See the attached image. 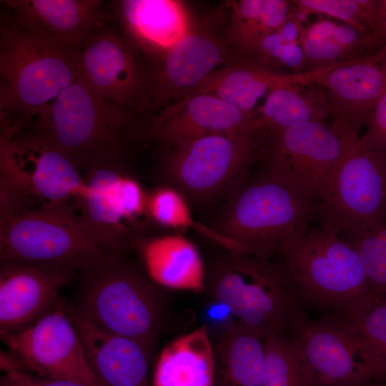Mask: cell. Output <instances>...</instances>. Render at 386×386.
Listing matches in <instances>:
<instances>
[{"instance_id": "1", "label": "cell", "mask_w": 386, "mask_h": 386, "mask_svg": "<svg viewBox=\"0 0 386 386\" xmlns=\"http://www.w3.org/2000/svg\"><path fill=\"white\" fill-rule=\"evenodd\" d=\"M79 72V50L55 42L5 9L0 28L1 131L28 125Z\"/></svg>"}, {"instance_id": "2", "label": "cell", "mask_w": 386, "mask_h": 386, "mask_svg": "<svg viewBox=\"0 0 386 386\" xmlns=\"http://www.w3.org/2000/svg\"><path fill=\"white\" fill-rule=\"evenodd\" d=\"M142 121L97 95L79 77L24 128L49 137L80 169L121 162Z\"/></svg>"}, {"instance_id": "3", "label": "cell", "mask_w": 386, "mask_h": 386, "mask_svg": "<svg viewBox=\"0 0 386 386\" xmlns=\"http://www.w3.org/2000/svg\"><path fill=\"white\" fill-rule=\"evenodd\" d=\"M320 199L262 167L230 194L215 229L243 253L271 259L280 242L309 229Z\"/></svg>"}, {"instance_id": "4", "label": "cell", "mask_w": 386, "mask_h": 386, "mask_svg": "<svg viewBox=\"0 0 386 386\" xmlns=\"http://www.w3.org/2000/svg\"><path fill=\"white\" fill-rule=\"evenodd\" d=\"M205 290L226 305L237 321L262 337L287 335L306 306L289 270L281 262L227 250L211 264Z\"/></svg>"}, {"instance_id": "5", "label": "cell", "mask_w": 386, "mask_h": 386, "mask_svg": "<svg viewBox=\"0 0 386 386\" xmlns=\"http://www.w3.org/2000/svg\"><path fill=\"white\" fill-rule=\"evenodd\" d=\"M80 279L74 307L104 330L139 342L153 355L169 315L157 284L114 252L80 272Z\"/></svg>"}, {"instance_id": "6", "label": "cell", "mask_w": 386, "mask_h": 386, "mask_svg": "<svg viewBox=\"0 0 386 386\" xmlns=\"http://www.w3.org/2000/svg\"><path fill=\"white\" fill-rule=\"evenodd\" d=\"M277 253L306 307L347 310L375 295L355 248L338 232L321 224L287 237Z\"/></svg>"}, {"instance_id": "7", "label": "cell", "mask_w": 386, "mask_h": 386, "mask_svg": "<svg viewBox=\"0 0 386 386\" xmlns=\"http://www.w3.org/2000/svg\"><path fill=\"white\" fill-rule=\"evenodd\" d=\"M1 133V216L29 208L69 205L81 196L86 182L71 159L44 134L26 128Z\"/></svg>"}, {"instance_id": "8", "label": "cell", "mask_w": 386, "mask_h": 386, "mask_svg": "<svg viewBox=\"0 0 386 386\" xmlns=\"http://www.w3.org/2000/svg\"><path fill=\"white\" fill-rule=\"evenodd\" d=\"M69 206L26 208L1 221V261L84 272L110 253Z\"/></svg>"}, {"instance_id": "9", "label": "cell", "mask_w": 386, "mask_h": 386, "mask_svg": "<svg viewBox=\"0 0 386 386\" xmlns=\"http://www.w3.org/2000/svg\"><path fill=\"white\" fill-rule=\"evenodd\" d=\"M261 143L257 127L189 139L166 151L160 175L184 196L209 201L232 193L248 179Z\"/></svg>"}, {"instance_id": "10", "label": "cell", "mask_w": 386, "mask_h": 386, "mask_svg": "<svg viewBox=\"0 0 386 386\" xmlns=\"http://www.w3.org/2000/svg\"><path fill=\"white\" fill-rule=\"evenodd\" d=\"M287 335L314 386H363L386 375V362L352 323L333 311H323L316 319L300 312Z\"/></svg>"}, {"instance_id": "11", "label": "cell", "mask_w": 386, "mask_h": 386, "mask_svg": "<svg viewBox=\"0 0 386 386\" xmlns=\"http://www.w3.org/2000/svg\"><path fill=\"white\" fill-rule=\"evenodd\" d=\"M360 129L335 119L262 134L257 161L320 198L336 169L355 147Z\"/></svg>"}, {"instance_id": "12", "label": "cell", "mask_w": 386, "mask_h": 386, "mask_svg": "<svg viewBox=\"0 0 386 386\" xmlns=\"http://www.w3.org/2000/svg\"><path fill=\"white\" fill-rule=\"evenodd\" d=\"M318 219L339 234L386 224V154L355 145L320 198Z\"/></svg>"}, {"instance_id": "13", "label": "cell", "mask_w": 386, "mask_h": 386, "mask_svg": "<svg viewBox=\"0 0 386 386\" xmlns=\"http://www.w3.org/2000/svg\"><path fill=\"white\" fill-rule=\"evenodd\" d=\"M0 335L16 367L42 377L101 386L61 299L30 325Z\"/></svg>"}, {"instance_id": "14", "label": "cell", "mask_w": 386, "mask_h": 386, "mask_svg": "<svg viewBox=\"0 0 386 386\" xmlns=\"http://www.w3.org/2000/svg\"><path fill=\"white\" fill-rule=\"evenodd\" d=\"M79 54V75L97 95L132 112L149 110L150 74L129 39L97 29Z\"/></svg>"}, {"instance_id": "15", "label": "cell", "mask_w": 386, "mask_h": 386, "mask_svg": "<svg viewBox=\"0 0 386 386\" xmlns=\"http://www.w3.org/2000/svg\"><path fill=\"white\" fill-rule=\"evenodd\" d=\"M160 58L150 75L149 110L180 99L215 70L238 62L227 37L195 21Z\"/></svg>"}, {"instance_id": "16", "label": "cell", "mask_w": 386, "mask_h": 386, "mask_svg": "<svg viewBox=\"0 0 386 386\" xmlns=\"http://www.w3.org/2000/svg\"><path fill=\"white\" fill-rule=\"evenodd\" d=\"M257 127L256 117L206 94L185 96L144 120L141 139L156 141L167 150L204 136L237 132Z\"/></svg>"}, {"instance_id": "17", "label": "cell", "mask_w": 386, "mask_h": 386, "mask_svg": "<svg viewBox=\"0 0 386 386\" xmlns=\"http://www.w3.org/2000/svg\"><path fill=\"white\" fill-rule=\"evenodd\" d=\"M75 274L59 268L1 261L0 334L29 326L50 311Z\"/></svg>"}, {"instance_id": "18", "label": "cell", "mask_w": 386, "mask_h": 386, "mask_svg": "<svg viewBox=\"0 0 386 386\" xmlns=\"http://www.w3.org/2000/svg\"><path fill=\"white\" fill-rule=\"evenodd\" d=\"M317 82L325 89L330 115L361 129L386 90V46L329 66Z\"/></svg>"}, {"instance_id": "19", "label": "cell", "mask_w": 386, "mask_h": 386, "mask_svg": "<svg viewBox=\"0 0 386 386\" xmlns=\"http://www.w3.org/2000/svg\"><path fill=\"white\" fill-rule=\"evenodd\" d=\"M101 386H152V355L139 342L110 332L85 317L72 303L62 300Z\"/></svg>"}, {"instance_id": "20", "label": "cell", "mask_w": 386, "mask_h": 386, "mask_svg": "<svg viewBox=\"0 0 386 386\" xmlns=\"http://www.w3.org/2000/svg\"><path fill=\"white\" fill-rule=\"evenodd\" d=\"M122 162L99 165L86 171V187L74 202L81 223L105 249L120 253L139 237L129 227L121 200Z\"/></svg>"}, {"instance_id": "21", "label": "cell", "mask_w": 386, "mask_h": 386, "mask_svg": "<svg viewBox=\"0 0 386 386\" xmlns=\"http://www.w3.org/2000/svg\"><path fill=\"white\" fill-rule=\"evenodd\" d=\"M16 19L55 42L80 50L109 17L100 0H4Z\"/></svg>"}, {"instance_id": "22", "label": "cell", "mask_w": 386, "mask_h": 386, "mask_svg": "<svg viewBox=\"0 0 386 386\" xmlns=\"http://www.w3.org/2000/svg\"><path fill=\"white\" fill-rule=\"evenodd\" d=\"M327 68L301 74H285L247 62H237L215 70L184 96L198 94L212 95L244 113L256 117L258 101L271 89L315 82Z\"/></svg>"}, {"instance_id": "23", "label": "cell", "mask_w": 386, "mask_h": 386, "mask_svg": "<svg viewBox=\"0 0 386 386\" xmlns=\"http://www.w3.org/2000/svg\"><path fill=\"white\" fill-rule=\"evenodd\" d=\"M114 2L129 41L154 56L161 57L190 29L194 21L186 4L180 1Z\"/></svg>"}, {"instance_id": "24", "label": "cell", "mask_w": 386, "mask_h": 386, "mask_svg": "<svg viewBox=\"0 0 386 386\" xmlns=\"http://www.w3.org/2000/svg\"><path fill=\"white\" fill-rule=\"evenodd\" d=\"M144 264L147 275L164 287L205 290L207 273L195 245L182 234L139 237L133 247Z\"/></svg>"}, {"instance_id": "25", "label": "cell", "mask_w": 386, "mask_h": 386, "mask_svg": "<svg viewBox=\"0 0 386 386\" xmlns=\"http://www.w3.org/2000/svg\"><path fill=\"white\" fill-rule=\"evenodd\" d=\"M152 386H214L212 340L201 326L169 342L159 354Z\"/></svg>"}, {"instance_id": "26", "label": "cell", "mask_w": 386, "mask_h": 386, "mask_svg": "<svg viewBox=\"0 0 386 386\" xmlns=\"http://www.w3.org/2000/svg\"><path fill=\"white\" fill-rule=\"evenodd\" d=\"M212 340L214 386H263L266 377L264 338L239 322Z\"/></svg>"}, {"instance_id": "27", "label": "cell", "mask_w": 386, "mask_h": 386, "mask_svg": "<svg viewBox=\"0 0 386 386\" xmlns=\"http://www.w3.org/2000/svg\"><path fill=\"white\" fill-rule=\"evenodd\" d=\"M255 112L257 125L263 134L302 123L326 122L330 115L325 89L317 81L272 89Z\"/></svg>"}, {"instance_id": "28", "label": "cell", "mask_w": 386, "mask_h": 386, "mask_svg": "<svg viewBox=\"0 0 386 386\" xmlns=\"http://www.w3.org/2000/svg\"><path fill=\"white\" fill-rule=\"evenodd\" d=\"M295 6L285 0L231 1L227 39L238 61H245L264 37L282 26Z\"/></svg>"}, {"instance_id": "29", "label": "cell", "mask_w": 386, "mask_h": 386, "mask_svg": "<svg viewBox=\"0 0 386 386\" xmlns=\"http://www.w3.org/2000/svg\"><path fill=\"white\" fill-rule=\"evenodd\" d=\"M148 217L157 224L176 229H192L217 242L228 251L240 252L239 247L215 229L195 221L184 196L170 186H162L148 194Z\"/></svg>"}, {"instance_id": "30", "label": "cell", "mask_w": 386, "mask_h": 386, "mask_svg": "<svg viewBox=\"0 0 386 386\" xmlns=\"http://www.w3.org/2000/svg\"><path fill=\"white\" fill-rule=\"evenodd\" d=\"M266 377L263 386H314L297 348L287 335L264 338Z\"/></svg>"}, {"instance_id": "31", "label": "cell", "mask_w": 386, "mask_h": 386, "mask_svg": "<svg viewBox=\"0 0 386 386\" xmlns=\"http://www.w3.org/2000/svg\"><path fill=\"white\" fill-rule=\"evenodd\" d=\"M340 234L357 252L372 292L386 300V224Z\"/></svg>"}, {"instance_id": "32", "label": "cell", "mask_w": 386, "mask_h": 386, "mask_svg": "<svg viewBox=\"0 0 386 386\" xmlns=\"http://www.w3.org/2000/svg\"><path fill=\"white\" fill-rule=\"evenodd\" d=\"M332 311L352 323L386 362V300L372 295L353 307Z\"/></svg>"}, {"instance_id": "33", "label": "cell", "mask_w": 386, "mask_h": 386, "mask_svg": "<svg viewBox=\"0 0 386 386\" xmlns=\"http://www.w3.org/2000/svg\"><path fill=\"white\" fill-rule=\"evenodd\" d=\"M306 15H327L344 21L360 31L371 34L368 20L358 0H297L292 1Z\"/></svg>"}, {"instance_id": "34", "label": "cell", "mask_w": 386, "mask_h": 386, "mask_svg": "<svg viewBox=\"0 0 386 386\" xmlns=\"http://www.w3.org/2000/svg\"><path fill=\"white\" fill-rule=\"evenodd\" d=\"M300 43L303 49L310 70L356 59L332 38L320 40L301 38Z\"/></svg>"}, {"instance_id": "35", "label": "cell", "mask_w": 386, "mask_h": 386, "mask_svg": "<svg viewBox=\"0 0 386 386\" xmlns=\"http://www.w3.org/2000/svg\"><path fill=\"white\" fill-rule=\"evenodd\" d=\"M355 146L386 154V90L370 116L365 132Z\"/></svg>"}, {"instance_id": "36", "label": "cell", "mask_w": 386, "mask_h": 386, "mask_svg": "<svg viewBox=\"0 0 386 386\" xmlns=\"http://www.w3.org/2000/svg\"><path fill=\"white\" fill-rule=\"evenodd\" d=\"M202 319L212 340L227 332L237 322L226 305L211 299L203 307Z\"/></svg>"}, {"instance_id": "37", "label": "cell", "mask_w": 386, "mask_h": 386, "mask_svg": "<svg viewBox=\"0 0 386 386\" xmlns=\"http://www.w3.org/2000/svg\"><path fill=\"white\" fill-rule=\"evenodd\" d=\"M2 371L0 386H85L71 380L39 377L16 367H8Z\"/></svg>"}, {"instance_id": "38", "label": "cell", "mask_w": 386, "mask_h": 386, "mask_svg": "<svg viewBox=\"0 0 386 386\" xmlns=\"http://www.w3.org/2000/svg\"><path fill=\"white\" fill-rule=\"evenodd\" d=\"M377 49L386 46V0H380L379 11L371 31Z\"/></svg>"}, {"instance_id": "39", "label": "cell", "mask_w": 386, "mask_h": 386, "mask_svg": "<svg viewBox=\"0 0 386 386\" xmlns=\"http://www.w3.org/2000/svg\"><path fill=\"white\" fill-rule=\"evenodd\" d=\"M336 24L330 21L321 20L310 27L304 28L301 38L320 40L332 38Z\"/></svg>"}, {"instance_id": "40", "label": "cell", "mask_w": 386, "mask_h": 386, "mask_svg": "<svg viewBox=\"0 0 386 386\" xmlns=\"http://www.w3.org/2000/svg\"><path fill=\"white\" fill-rule=\"evenodd\" d=\"M363 386H386V375L375 378Z\"/></svg>"}]
</instances>
